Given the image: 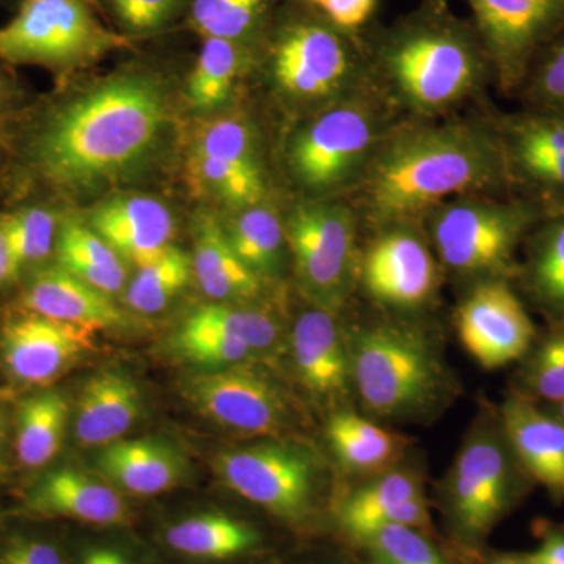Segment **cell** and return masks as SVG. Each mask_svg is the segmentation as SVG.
<instances>
[{
  "label": "cell",
  "mask_w": 564,
  "mask_h": 564,
  "mask_svg": "<svg viewBox=\"0 0 564 564\" xmlns=\"http://www.w3.org/2000/svg\"><path fill=\"white\" fill-rule=\"evenodd\" d=\"M161 77L128 69L41 110L18 139L29 187L80 196L124 180L150 161L170 121Z\"/></svg>",
  "instance_id": "6da1fadb"
},
{
  "label": "cell",
  "mask_w": 564,
  "mask_h": 564,
  "mask_svg": "<svg viewBox=\"0 0 564 564\" xmlns=\"http://www.w3.org/2000/svg\"><path fill=\"white\" fill-rule=\"evenodd\" d=\"M510 188L494 121L400 120L389 131L348 202L372 229L421 225L441 204Z\"/></svg>",
  "instance_id": "7a4b0ae2"
},
{
  "label": "cell",
  "mask_w": 564,
  "mask_h": 564,
  "mask_svg": "<svg viewBox=\"0 0 564 564\" xmlns=\"http://www.w3.org/2000/svg\"><path fill=\"white\" fill-rule=\"evenodd\" d=\"M364 41L375 90L411 120L444 118L494 80L473 22L456 17L447 0H422Z\"/></svg>",
  "instance_id": "3957f363"
},
{
  "label": "cell",
  "mask_w": 564,
  "mask_h": 564,
  "mask_svg": "<svg viewBox=\"0 0 564 564\" xmlns=\"http://www.w3.org/2000/svg\"><path fill=\"white\" fill-rule=\"evenodd\" d=\"M254 54L282 98L314 113L373 87L362 32L343 31L296 0L278 9Z\"/></svg>",
  "instance_id": "277c9868"
},
{
  "label": "cell",
  "mask_w": 564,
  "mask_h": 564,
  "mask_svg": "<svg viewBox=\"0 0 564 564\" xmlns=\"http://www.w3.org/2000/svg\"><path fill=\"white\" fill-rule=\"evenodd\" d=\"M395 117L373 87L317 111L289 137L285 169L307 199H347L400 121Z\"/></svg>",
  "instance_id": "5b68a950"
},
{
  "label": "cell",
  "mask_w": 564,
  "mask_h": 564,
  "mask_svg": "<svg viewBox=\"0 0 564 564\" xmlns=\"http://www.w3.org/2000/svg\"><path fill=\"white\" fill-rule=\"evenodd\" d=\"M347 339L352 388L372 417L402 421L426 414L451 389L432 337L411 323H370Z\"/></svg>",
  "instance_id": "8992f818"
},
{
  "label": "cell",
  "mask_w": 564,
  "mask_h": 564,
  "mask_svg": "<svg viewBox=\"0 0 564 564\" xmlns=\"http://www.w3.org/2000/svg\"><path fill=\"white\" fill-rule=\"evenodd\" d=\"M533 484L511 448L499 414L478 423L456 455L443 489L445 525L456 551L485 547L489 534Z\"/></svg>",
  "instance_id": "52a82bcc"
},
{
  "label": "cell",
  "mask_w": 564,
  "mask_h": 564,
  "mask_svg": "<svg viewBox=\"0 0 564 564\" xmlns=\"http://www.w3.org/2000/svg\"><path fill=\"white\" fill-rule=\"evenodd\" d=\"M544 215L525 198L467 195L441 204L423 218L434 254L459 280H508L518 251Z\"/></svg>",
  "instance_id": "ba28073f"
},
{
  "label": "cell",
  "mask_w": 564,
  "mask_h": 564,
  "mask_svg": "<svg viewBox=\"0 0 564 564\" xmlns=\"http://www.w3.org/2000/svg\"><path fill=\"white\" fill-rule=\"evenodd\" d=\"M133 44L107 28L85 0H20L17 14L0 28V61L40 66L61 79Z\"/></svg>",
  "instance_id": "9c48e42d"
},
{
  "label": "cell",
  "mask_w": 564,
  "mask_h": 564,
  "mask_svg": "<svg viewBox=\"0 0 564 564\" xmlns=\"http://www.w3.org/2000/svg\"><path fill=\"white\" fill-rule=\"evenodd\" d=\"M223 484L293 533L317 530L322 519L317 459L295 444L265 443L218 456Z\"/></svg>",
  "instance_id": "30bf717a"
},
{
  "label": "cell",
  "mask_w": 564,
  "mask_h": 564,
  "mask_svg": "<svg viewBox=\"0 0 564 564\" xmlns=\"http://www.w3.org/2000/svg\"><path fill=\"white\" fill-rule=\"evenodd\" d=\"M361 220L345 198L304 199L288 221L289 251L296 280L314 306L339 314L358 273Z\"/></svg>",
  "instance_id": "8fae6325"
},
{
  "label": "cell",
  "mask_w": 564,
  "mask_h": 564,
  "mask_svg": "<svg viewBox=\"0 0 564 564\" xmlns=\"http://www.w3.org/2000/svg\"><path fill=\"white\" fill-rule=\"evenodd\" d=\"M484 43L494 82L522 90L541 52L564 33V0H463Z\"/></svg>",
  "instance_id": "7c38bea8"
},
{
  "label": "cell",
  "mask_w": 564,
  "mask_h": 564,
  "mask_svg": "<svg viewBox=\"0 0 564 564\" xmlns=\"http://www.w3.org/2000/svg\"><path fill=\"white\" fill-rule=\"evenodd\" d=\"M356 280L380 306L415 311L437 292L436 254L421 225L380 229L359 254Z\"/></svg>",
  "instance_id": "4fadbf2b"
},
{
  "label": "cell",
  "mask_w": 564,
  "mask_h": 564,
  "mask_svg": "<svg viewBox=\"0 0 564 564\" xmlns=\"http://www.w3.org/2000/svg\"><path fill=\"white\" fill-rule=\"evenodd\" d=\"M510 187L544 218L564 215V115L529 109L494 120Z\"/></svg>",
  "instance_id": "5bb4252c"
},
{
  "label": "cell",
  "mask_w": 564,
  "mask_h": 564,
  "mask_svg": "<svg viewBox=\"0 0 564 564\" xmlns=\"http://www.w3.org/2000/svg\"><path fill=\"white\" fill-rule=\"evenodd\" d=\"M456 328L466 351L488 370L522 361L538 337L508 280L475 282L459 304Z\"/></svg>",
  "instance_id": "9a60e30c"
},
{
  "label": "cell",
  "mask_w": 564,
  "mask_h": 564,
  "mask_svg": "<svg viewBox=\"0 0 564 564\" xmlns=\"http://www.w3.org/2000/svg\"><path fill=\"white\" fill-rule=\"evenodd\" d=\"M187 395L204 415L239 433L280 436L289 425L284 393L272 378L247 364L196 375Z\"/></svg>",
  "instance_id": "2e32d148"
},
{
  "label": "cell",
  "mask_w": 564,
  "mask_h": 564,
  "mask_svg": "<svg viewBox=\"0 0 564 564\" xmlns=\"http://www.w3.org/2000/svg\"><path fill=\"white\" fill-rule=\"evenodd\" d=\"M329 522L348 545L384 525L436 533L421 477L408 469L388 470L345 494L332 505Z\"/></svg>",
  "instance_id": "e0dca14e"
},
{
  "label": "cell",
  "mask_w": 564,
  "mask_h": 564,
  "mask_svg": "<svg viewBox=\"0 0 564 564\" xmlns=\"http://www.w3.org/2000/svg\"><path fill=\"white\" fill-rule=\"evenodd\" d=\"M93 339L91 329L21 310L3 322L0 347L14 380L47 386L91 350Z\"/></svg>",
  "instance_id": "ac0fdd59"
},
{
  "label": "cell",
  "mask_w": 564,
  "mask_h": 564,
  "mask_svg": "<svg viewBox=\"0 0 564 564\" xmlns=\"http://www.w3.org/2000/svg\"><path fill=\"white\" fill-rule=\"evenodd\" d=\"M158 544L185 564H243L269 551V536L250 519L223 510H199L170 519Z\"/></svg>",
  "instance_id": "d6986e66"
},
{
  "label": "cell",
  "mask_w": 564,
  "mask_h": 564,
  "mask_svg": "<svg viewBox=\"0 0 564 564\" xmlns=\"http://www.w3.org/2000/svg\"><path fill=\"white\" fill-rule=\"evenodd\" d=\"M25 507L39 518L66 519L91 529H132L135 524V513L124 494L74 469L47 474L33 488Z\"/></svg>",
  "instance_id": "ffe728a7"
},
{
  "label": "cell",
  "mask_w": 564,
  "mask_h": 564,
  "mask_svg": "<svg viewBox=\"0 0 564 564\" xmlns=\"http://www.w3.org/2000/svg\"><path fill=\"white\" fill-rule=\"evenodd\" d=\"M291 350L296 373L307 391L322 399H339L351 389L347 334L337 314L311 306L292 326Z\"/></svg>",
  "instance_id": "44dd1931"
},
{
  "label": "cell",
  "mask_w": 564,
  "mask_h": 564,
  "mask_svg": "<svg viewBox=\"0 0 564 564\" xmlns=\"http://www.w3.org/2000/svg\"><path fill=\"white\" fill-rule=\"evenodd\" d=\"M500 422L519 463L555 502L564 500V425L549 411L513 391L505 399Z\"/></svg>",
  "instance_id": "7402d4cb"
},
{
  "label": "cell",
  "mask_w": 564,
  "mask_h": 564,
  "mask_svg": "<svg viewBox=\"0 0 564 564\" xmlns=\"http://www.w3.org/2000/svg\"><path fill=\"white\" fill-rule=\"evenodd\" d=\"M90 228L121 256L122 261L147 265L172 247V210L148 195H122L93 210Z\"/></svg>",
  "instance_id": "603a6c76"
},
{
  "label": "cell",
  "mask_w": 564,
  "mask_h": 564,
  "mask_svg": "<svg viewBox=\"0 0 564 564\" xmlns=\"http://www.w3.org/2000/svg\"><path fill=\"white\" fill-rule=\"evenodd\" d=\"M21 310L95 333L124 325V315L110 295L58 265L33 273L22 292Z\"/></svg>",
  "instance_id": "cb8c5ba5"
},
{
  "label": "cell",
  "mask_w": 564,
  "mask_h": 564,
  "mask_svg": "<svg viewBox=\"0 0 564 564\" xmlns=\"http://www.w3.org/2000/svg\"><path fill=\"white\" fill-rule=\"evenodd\" d=\"M96 466L118 491L154 497L172 491L184 477L185 464L169 444L154 440L117 441L102 448Z\"/></svg>",
  "instance_id": "d4e9b609"
},
{
  "label": "cell",
  "mask_w": 564,
  "mask_h": 564,
  "mask_svg": "<svg viewBox=\"0 0 564 564\" xmlns=\"http://www.w3.org/2000/svg\"><path fill=\"white\" fill-rule=\"evenodd\" d=\"M140 414V389L131 378L115 370L95 375L84 384L77 400V441L87 447L117 443Z\"/></svg>",
  "instance_id": "484cf974"
},
{
  "label": "cell",
  "mask_w": 564,
  "mask_h": 564,
  "mask_svg": "<svg viewBox=\"0 0 564 564\" xmlns=\"http://www.w3.org/2000/svg\"><path fill=\"white\" fill-rule=\"evenodd\" d=\"M193 276L215 302H248L263 292V278L234 252L225 228L214 217L199 218L192 254Z\"/></svg>",
  "instance_id": "4316f807"
},
{
  "label": "cell",
  "mask_w": 564,
  "mask_h": 564,
  "mask_svg": "<svg viewBox=\"0 0 564 564\" xmlns=\"http://www.w3.org/2000/svg\"><path fill=\"white\" fill-rule=\"evenodd\" d=\"M518 274L538 310L554 323L564 322V215L544 218L527 236Z\"/></svg>",
  "instance_id": "83f0119b"
},
{
  "label": "cell",
  "mask_w": 564,
  "mask_h": 564,
  "mask_svg": "<svg viewBox=\"0 0 564 564\" xmlns=\"http://www.w3.org/2000/svg\"><path fill=\"white\" fill-rule=\"evenodd\" d=\"M326 440L344 469L351 474L381 473L402 452L400 436L350 410L332 415Z\"/></svg>",
  "instance_id": "f1b7e54d"
},
{
  "label": "cell",
  "mask_w": 564,
  "mask_h": 564,
  "mask_svg": "<svg viewBox=\"0 0 564 564\" xmlns=\"http://www.w3.org/2000/svg\"><path fill=\"white\" fill-rule=\"evenodd\" d=\"M54 252L58 267L107 295L120 292L124 285V261L90 226L73 218L63 220Z\"/></svg>",
  "instance_id": "f546056e"
},
{
  "label": "cell",
  "mask_w": 564,
  "mask_h": 564,
  "mask_svg": "<svg viewBox=\"0 0 564 564\" xmlns=\"http://www.w3.org/2000/svg\"><path fill=\"white\" fill-rule=\"evenodd\" d=\"M256 65L254 46L223 39H203L202 51L188 76V101L198 110L217 109L228 101L237 82Z\"/></svg>",
  "instance_id": "4dcf8cb0"
},
{
  "label": "cell",
  "mask_w": 564,
  "mask_h": 564,
  "mask_svg": "<svg viewBox=\"0 0 564 564\" xmlns=\"http://www.w3.org/2000/svg\"><path fill=\"white\" fill-rule=\"evenodd\" d=\"M225 232L234 252L258 276L280 273L289 245L285 221L274 207L262 203L237 210Z\"/></svg>",
  "instance_id": "1f68e13d"
},
{
  "label": "cell",
  "mask_w": 564,
  "mask_h": 564,
  "mask_svg": "<svg viewBox=\"0 0 564 564\" xmlns=\"http://www.w3.org/2000/svg\"><path fill=\"white\" fill-rule=\"evenodd\" d=\"M280 0H191L187 25L202 39L254 46L278 11Z\"/></svg>",
  "instance_id": "d6a6232c"
},
{
  "label": "cell",
  "mask_w": 564,
  "mask_h": 564,
  "mask_svg": "<svg viewBox=\"0 0 564 564\" xmlns=\"http://www.w3.org/2000/svg\"><path fill=\"white\" fill-rule=\"evenodd\" d=\"M69 403L61 392L46 391L24 400L18 411L17 455L28 467H41L61 452Z\"/></svg>",
  "instance_id": "836d02e7"
},
{
  "label": "cell",
  "mask_w": 564,
  "mask_h": 564,
  "mask_svg": "<svg viewBox=\"0 0 564 564\" xmlns=\"http://www.w3.org/2000/svg\"><path fill=\"white\" fill-rule=\"evenodd\" d=\"M187 169L192 184L199 192L236 210L265 203L269 195L263 166L191 154Z\"/></svg>",
  "instance_id": "e575fe53"
},
{
  "label": "cell",
  "mask_w": 564,
  "mask_h": 564,
  "mask_svg": "<svg viewBox=\"0 0 564 564\" xmlns=\"http://www.w3.org/2000/svg\"><path fill=\"white\" fill-rule=\"evenodd\" d=\"M356 549L364 564H467L455 549L451 554L436 533L406 525H384L367 534Z\"/></svg>",
  "instance_id": "d590c367"
},
{
  "label": "cell",
  "mask_w": 564,
  "mask_h": 564,
  "mask_svg": "<svg viewBox=\"0 0 564 564\" xmlns=\"http://www.w3.org/2000/svg\"><path fill=\"white\" fill-rule=\"evenodd\" d=\"M61 223L57 210L46 204H24L0 214V228L17 276L24 267L43 262L54 252Z\"/></svg>",
  "instance_id": "8d00e7d4"
},
{
  "label": "cell",
  "mask_w": 564,
  "mask_h": 564,
  "mask_svg": "<svg viewBox=\"0 0 564 564\" xmlns=\"http://www.w3.org/2000/svg\"><path fill=\"white\" fill-rule=\"evenodd\" d=\"M187 321L209 326L247 344L258 356L273 355L282 344L281 323L267 311L236 304L210 303L196 307Z\"/></svg>",
  "instance_id": "74e56055"
},
{
  "label": "cell",
  "mask_w": 564,
  "mask_h": 564,
  "mask_svg": "<svg viewBox=\"0 0 564 564\" xmlns=\"http://www.w3.org/2000/svg\"><path fill=\"white\" fill-rule=\"evenodd\" d=\"M192 274V256L172 245L161 258L139 267L126 292V302L139 314L161 313L180 295Z\"/></svg>",
  "instance_id": "f35d334b"
},
{
  "label": "cell",
  "mask_w": 564,
  "mask_h": 564,
  "mask_svg": "<svg viewBox=\"0 0 564 564\" xmlns=\"http://www.w3.org/2000/svg\"><path fill=\"white\" fill-rule=\"evenodd\" d=\"M534 403L554 404L564 399V322L534 340L522 359L514 389Z\"/></svg>",
  "instance_id": "ab89813d"
},
{
  "label": "cell",
  "mask_w": 564,
  "mask_h": 564,
  "mask_svg": "<svg viewBox=\"0 0 564 564\" xmlns=\"http://www.w3.org/2000/svg\"><path fill=\"white\" fill-rule=\"evenodd\" d=\"M191 154L263 166L258 132L242 117H220L204 124L193 140Z\"/></svg>",
  "instance_id": "60d3db41"
},
{
  "label": "cell",
  "mask_w": 564,
  "mask_h": 564,
  "mask_svg": "<svg viewBox=\"0 0 564 564\" xmlns=\"http://www.w3.org/2000/svg\"><path fill=\"white\" fill-rule=\"evenodd\" d=\"M102 17H110L118 32L129 39L155 35L187 18L191 0H99Z\"/></svg>",
  "instance_id": "b9f144b4"
},
{
  "label": "cell",
  "mask_w": 564,
  "mask_h": 564,
  "mask_svg": "<svg viewBox=\"0 0 564 564\" xmlns=\"http://www.w3.org/2000/svg\"><path fill=\"white\" fill-rule=\"evenodd\" d=\"M177 348L185 358L212 367L240 366L258 358L247 344L209 326L185 321L176 337Z\"/></svg>",
  "instance_id": "7bdbcfd3"
},
{
  "label": "cell",
  "mask_w": 564,
  "mask_h": 564,
  "mask_svg": "<svg viewBox=\"0 0 564 564\" xmlns=\"http://www.w3.org/2000/svg\"><path fill=\"white\" fill-rule=\"evenodd\" d=\"M522 90L530 109L564 115V33L541 52Z\"/></svg>",
  "instance_id": "ee69618b"
},
{
  "label": "cell",
  "mask_w": 564,
  "mask_h": 564,
  "mask_svg": "<svg viewBox=\"0 0 564 564\" xmlns=\"http://www.w3.org/2000/svg\"><path fill=\"white\" fill-rule=\"evenodd\" d=\"M0 564H69V555L46 534L14 532L0 541Z\"/></svg>",
  "instance_id": "f6af8a7d"
},
{
  "label": "cell",
  "mask_w": 564,
  "mask_h": 564,
  "mask_svg": "<svg viewBox=\"0 0 564 564\" xmlns=\"http://www.w3.org/2000/svg\"><path fill=\"white\" fill-rule=\"evenodd\" d=\"M69 564H151L147 554L126 540L85 541Z\"/></svg>",
  "instance_id": "bcb514c9"
},
{
  "label": "cell",
  "mask_w": 564,
  "mask_h": 564,
  "mask_svg": "<svg viewBox=\"0 0 564 564\" xmlns=\"http://www.w3.org/2000/svg\"><path fill=\"white\" fill-rule=\"evenodd\" d=\"M378 0H325L317 11L343 31L361 33L372 20Z\"/></svg>",
  "instance_id": "7dc6e473"
},
{
  "label": "cell",
  "mask_w": 564,
  "mask_h": 564,
  "mask_svg": "<svg viewBox=\"0 0 564 564\" xmlns=\"http://www.w3.org/2000/svg\"><path fill=\"white\" fill-rule=\"evenodd\" d=\"M533 532L538 538V547L529 552L533 564H564V524L540 519Z\"/></svg>",
  "instance_id": "c3c4849f"
},
{
  "label": "cell",
  "mask_w": 564,
  "mask_h": 564,
  "mask_svg": "<svg viewBox=\"0 0 564 564\" xmlns=\"http://www.w3.org/2000/svg\"><path fill=\"white\" fill-rule=\"evenodd\" d=\"M467 564H533L529 552L491 551L481 547L475 552H459Z\"/></svg>",
  "instance_id": "681fc988"
},
{
  "label": "cell",
  "mask_w": 564,
  "mask_h": 564,
  "mask_svg": "<svg viewBox=\"0 0 564 564\" xmlns=\"http://www.w3.org/2000/svg\"><path fill=\"white\" fill-rule=\"evenodd\" d=\"M6 63L0 61V126L7 118L14 117V109L20 102L21 90L14 80L11 79L9 70H7Z\"/></svg>",
  "instance_id": "f907efd6"
},
{
  "label": "cell",
  "mask_w": 564,
  "mask_h": 564,
  "mask_svg": "<svg viewBox=\"0 0 564 564\" xmlns=\"http://www.w3.org/2000/svg\"><path fill=\"white\" fill-rule=\"evenodd\" d=\"M13 263H11L9 248H7L6 237H3L2 228H0V291L10 284L11 281L17 280Z\"/></svg>",
  "instance_id": "816d5d0a"
},
{
  "label": "cell",
  "mask_w": 564,
  "mask_h": 564,
  "mask_svg": "<svg viewBox=\"0 0 564 564\" xmlns=\"http://www.w3.org/2000/svg\"><path fill=\"white\" fill-rule=\"evenodd\" d=\"M545 411H549L554 417L558 419L560 422L564 425V399L562 402L554 404H545Z\"/></svg>",
  "instance_id": "f5cc1de1"
},
{
  "label": "cell",
  "mask_w": 564,
  "mask_h": 564,
  "mask_svg": "<svg viewBox=\"0 0 564 564\" xmlns=\"http://www.w3.org/2000/svg\"><path fill=\"white\" fill-rule=\"evenodd\" d=\"M296 2H302L304 6L311 7V9L317 10L318 7L322 6L325 0H296Z\"/></svg>",
  "instance_id": "db71d44e"
},
{
  "label": "cell",
  "mask_w": 564,
  "mask_h": 564,
  "mask_svg": "<svg viewBox=\"0 0 564 564\" xmlns=\"http://www.w3.org/2000/svg\"><path fill=\"white\" fill-rule=\"evenodd\" d=\"M3 150H6V132H3V126H0V161H2Z\"/></svg>",
  "instance_id": "11a10c76"
},
{
  "label": "cell",
  "mask_w": 564,
  "mask_h": 564,
  "mask_svg": "<svg viewBox=\"0 0 564 564\" xmlns=\"http://www.w3.org/2000/svg\"><path fill=\"white\" fill-rule=\"evenodd\" d=\"M85 2L90 3L93 9L98 11V13L102 17L101 3H99V0H85Z\"/></svg>",
  "instance_id": "9f6ffc18"
},
{
  "label": "cell",
  "mask_w": 564,
  "mask_h": 564,
  "mask_svg": "<svg viewBox=\"0 0 564 564\" xmlns=\"http://www.w3.org/2000/svg\"><path fill=\"white\" fill-rule=\"evenodd\" d=\"M0 441H2V422H0Z\"/></svg>",
  "instance_id": "6f0895ef"
},
{
  "label": "cell",
  "mask_w": 564,
  "mask_h": 564,
  "mask_svg": "<svg viewBox=\"0 0 564 564\" xmlns=\"http://www.w3.org/2000/svg\"><path fill=\"white\" fill-rule=\"evenodd\" d=\"M0 2H7V0H0Z\"/></svg>",
  "instance_id": "680465c9"
}]
</instances>
